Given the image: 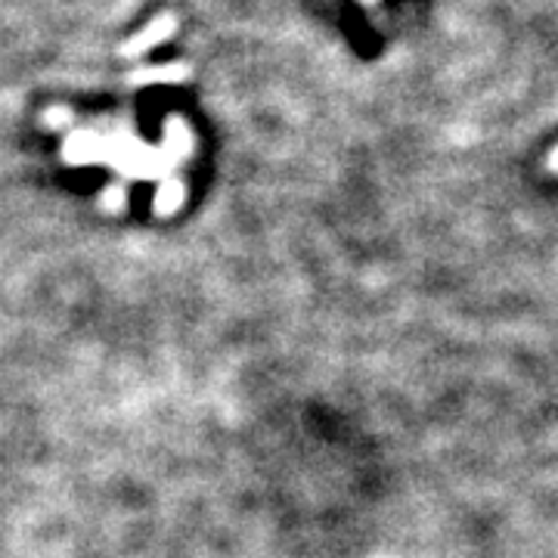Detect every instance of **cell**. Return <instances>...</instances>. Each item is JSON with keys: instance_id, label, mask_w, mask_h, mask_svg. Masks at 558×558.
<instances>
[{"instance_id": "1", "label": "cell", "mask_w": 558, "mask_h": 558, "mask_svg": "<svg viewBox=\"0 0 558 558\" xmlns=\"http://www.w3.org/2000/svg\"><path fill=\"white\" fill-rule=\"evenodd\" d=\"M549 165H553V168H556V171H558V149H556V153H553V159H549Z\"/></svg>"}]
</instances>
